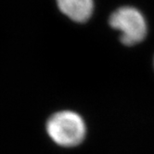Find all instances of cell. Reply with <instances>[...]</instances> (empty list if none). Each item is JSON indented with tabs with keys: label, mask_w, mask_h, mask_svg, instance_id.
<instances>
[{
	"label": "cell",
	"mask_w": 154,
	"mask_h": 154,
	"mask_svg": "<svg viewBox=\"0 0 154 154\" xmlns=\"http://www.w3.org/2000/svg\"><path fill=\"white\" fill-rule=\"evenodd\" d=\"M47 131L51 139L62 147H75L85 139L86 127L83 118L74 112L62 111L48 121Z\"/></svg>",
	"instance_id": "1"
},
{
	"label": "cell",
	"mask_w": 154,
	"mask_h": 154,
	"mask_svg": "<svg viewBox=\"0 0 154 154\" xmlns=\"http://www.w3.org/2000/svg\"><path fill=\"white\" fill-rule=\"evenodd\" d=\"M109 25L121 32L120 40L125 46H133L144 40L147 35V23L138 9L122 7L111 15Z\"/></svg>",
	"instance_id": "2"
},
{
	"label": "cell",
	"mask_w": 154,
	"mask_h": 154,
	"mask_svg": "<svg viewBox=\"0 0 154 154\" xmlns=\"http://www.w3.org/2000/svg\"><path fill=\"white\" fill-rule=\"evenodd\" d=\"M60 11L76 23H85L93 14V0H56Z\"/></svg>",
	"instance_id": "3"
}]
</instances>
